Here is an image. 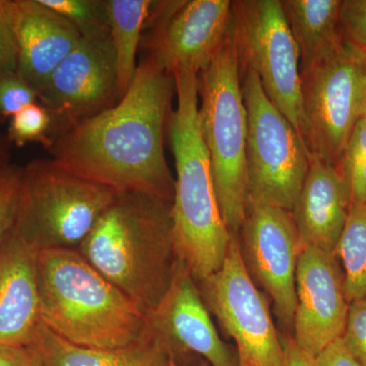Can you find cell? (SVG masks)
<instances>
[{
    "label": "cell",
    "instance_id": "obj_1",
    "mask_svg": "<svg viewBox=\"0 0 366 366\" xmlns=\"http://www.w3.org/2000/svg\"><path fill=\"white\" fill-rule=\"evenodd\" d=\"M174 92L173 74L149 55L117 104L53 142L52 160L115 192H144L172 202L175 179L166 161L164 131Z\"/></svg>",
    "mask_w": 366,
    "mask_h": 366
},
{
    "label": "cell",
    "instance_id": "obj_2",
    "mask_svg": "<svg viewBox=\"0 0 366 366\" xmlns=\"http://www.w3.org/2000/svg\"><path fill=\"white\" fill-rule=\"evenodd\" d=\"M78 250L148 317L169 289L180 261L172 202L118 192Z\"/></svg>",
    "mask_w": 366,
    "mask_h": 366
},
{
    "label": "cell",
    "instance_id": "obj_3",
    "mask_svg": "<svg viewBox=\"0 0 366 366\" xmlns=\"http://www.w3.org/2000/svg\"><path fill=\"white\" fill-rule=\"evenodd\" d=\"M172 74L177 94V109L168 125L177 169L173 235L178 257L197 283L221 268L232 234L221 215L202 132L199 74L178 69Z\"/></svg>",
    "mask_w": 366,
    "mask_h": 366
},
{
    "label": "cell",
    "instance_id": "obj_4",
    "mask_svg": "<svg viewBox=\"0 0 366 366\" xmlns=\"http://www.w3.org/2000/svg\"><path fill=\"white\" fill-rule=\"evenodd\" d=\"M37 280L41 320L74 345L120 348L147 333L146 315L79 250H41Z\"/></svg>",
    "mask_w": 366,
    "mask_h": 366
},
{
    "label": "cell",
    "instance_id": "obj_5",
    "mask_svg": "<svg viewBox=\"0 0 366 366\" xmlns=\"http://www.w3.org/2000/svg\"><path fill=\"white\" fill-rule=\"evenodd\" d=\"M199 119L221 215L238 235L247 213V112L232 26L211 64L199 74Z\"/></svg>",
    "mask_w": 366,
    "mask_h": 366
},
{
    "label": "cell",
    "instance_id": "obj_6",
    "mask_svg": "<svg viewBox=\"0 0 366 366\" xmlns=\"http://www.w3.org/2000/svg\"><path fill=\"white\" fill-rule=\"evenodd\" d=\"M117 194L53 160L34 161L21 173L14 230L38 252L78 250Z\"/></svg>",
    "mask_w": 366,
    "mask_h": 366
},
{
    "label": "cell",
    "instance_id": "obj_7",
    "mask_svg": "<svg viewBox=\"0 0 366 366\" xmlns=\"http://www.w3.org/2000/svg\"><path fill=\"white\" fill-rule=\"evenodd\" d=\"M240 72L247 112V203L292 212L307 177L310 152L266 95L255 72Z\"/></svg>",
    "mask_w": 366,
    "mask_h": 366
},
{
    "label": "cell",
    "instance_id": "obj_8",
    "mask_svg": "<svg viewBox=\"0 0 366 366\" xmlns=\"http://www.w3.org/2000/svg\"><path fill=\"white\" fill-rule=\"evenodd\" d=\"M303 142L337 167L366 105V53L352 45L300 74Z\"/></svg>",
    "mask_w": 366,
    "mask_h": 366
},
{
    "label": "cell",
    "instance_id": "obj_9",
    "mask_svg": "<svg viewBox=\"0 0 366 366\" xmlns=\"http://www.w3.org/2000/svg\"><path fill=\"white\" fill-rule=\"evenodd\" d=\"M232 32L240 69L255 72L266 95L303 141L300 53L281 0L233 1Z\"/></svg>",
    "mask_w": 366,
    "mask_h": 366
},
{
    "label": "cell",
    "instance_id": "obj_10",
    "mask_svg": "<svg viewBox=\"0 0 366 366\" xmlns=\"http://www.w3.org/2000/svg\"><path fill=\"white\" fill-rule=\"evenodd\" d=\"M197 286L209 314L235 342L238 366H286L268 301L245 268L238 235H231L221 268Z\"/></svg>",
    "mask_w": 366,
    "mask_h": 366
},
{
    "label": "cell",
    "instance_id": "obj_11",
    "mask_svg": "<svg viewBox=\"0 0 366 366\" xmlns=\"http://www.w3.org/2000/svg\"><path fill=\"white\" fill-rule=\"evenodd\" d=\"M239 233L250 278L268 293L282 326L292 330L296 268L303 249L292 213L271 204L247 203Z\"/></svg>",
    "mask_w": 366,
    "mask_h": 366
},
{
    "label": "cell",
    "instance_id": "obj_12",
    "mask_svg": "<svg viewBox=\"0 0 366 366\" xmlns=\"http://www.w3.org/2000/svg\"><path fill=\"white\" fill-rule=\"evenodd\" d=\"M64 131L120 100L109 35L81 37L39 94Z\"/></svg>",
    "mask_w": 366,
    "mask_h": 366
},
{
    "label": "cell",
    "instance_id": "obj_13",
    "mask_svg": "<svg viewBox=\"0 0 366 366\" xmlns=\"http://www.w3.org/2000/svg\"><path fill=\"white\" fill-rule=\"evenodd\" d=\"M209 315L197 281L180 259L169 289L147 317V325L179 365L194 354L209 366H238L236 353L220 338Z\"/></svg>",
    "mask_w": 366,
    "mask_h": 366
},
{
    "label": "cell",
    "instance_id": "obj_14",
    "mask_svg": "<svg viewBox=\"0 0 366 366\" xmlns=\"http://www.w3.org/2000/svg\"><path fill=\"white\" fill-rule=\"evenodd\" d=\"M295 288L292 338L303 352L315 358L343 336L350 305L334 252L303 247L296 268Z\"/></svg>",
    "mask_w": 366,
    "mask_h": 366
},
{
    "label": "cell",
    "instance_id": "obj_15",
    "mask_svg": "<svg viewBox=\"0 0 366 366\" xmlns=\"http://www.w3.org/2000/svg\"><path fill=\"white\" fill-rule=\"evenodd\" d=\"M166 7L149 55L170 74L178 69L199 74L230 32L233 1L190 0L170 2Z\"/></svg>",
    "mask_w": 366,
    "mask_h": 366
},
{
    "label": "cell",
    "instance_id": "obj_16",
    "mask_svg": "<svg viewBox=\"0 0 366 366\" xmlns=\"http://www.w3.org/2000/svg\"><path fill=\"white\" fill-rule=\"evenodd\" d=\"M18 72L40 94L60 62L81 39L71 21L39 0L11 1Z\"/></svg>",
    "mask_w": 366,
    "mask_h": 366
},
{
    "label": "cell",
    "instance_id": "obj_17",
    "mask_svg": "<svg viewBox=\"0 0 366 366\" xmlns=\"http://www.w3.org/2000/svg\"><path fill=\"white\" fill-rule=\"evenodd\" d=\"M38 252L14 229L0 249V345L30 346L39 327Z\"/></svg>",
    "mask_w": 366,
    "mask_h": 366
},
{
    "label": "cell",
    "instance_id": "obj_18",
    "mask_svg": "<svg viewBox=\"0 0 366 366\" xmlns=\"http://www.w3.org/2000/svg\"><path fill=\"white\" fill-rule=\"evenodd\" d=\"M348 190L335 166L310 156L292 216L303 247L335 252L348 218Z\"/></svg>",
    "mask_w": 366,
    "mask_h": 366
},
{
    "label": "cell",
    "instance_id": "obj_19",
    "mask_svg": "<svg viewBox=\"0 0 366 366\" xmlns=\"http://www.w3.org/2000/svg\"><path fill=\"white\" fill-rule=\"evenodd\" d=\"M30 346L39 354L42 366H169L173 360L165 344L149 330L131 345L86 348L60 338L41 320Z\"/></svg>",
    "mask_w": 366,
    "mask_h": 366
},
{
    "label": "cell",
    "instance_id": "obj_20",
    "mask_svg": "<svg viewBox=\"0 0 366 366\" xmlns=\"http://www.w3.org/2000/svg\"><path fill=\"white\" fill-rule=\"evenodd\" d=\"M341 0H281L300 53V74L345 44L339 23Z\"/></svg>",
    "mask_w": 366,
    "mask_h": 366
},
{
    "label": "cell",
    "instance_id": "obj_21",
    "mask_svg": "<svg viewBox=\"0 0 366 366\" xmlns=\"http://www.w3.org/2000/svg\"><path fill=\"white\" fill-rule=\"evenodd\" d=\"M155 2L150 0H107L110 41L115 55L119 98L129 90L136 74L137 52L144 23Z\"/></svg>",
    "mask_w": 366,
    "mask_h": 366
},
{
    "label": "cell",
    "instance_id": "obj_22",
    "mask_svg": "<svg viewBox=\"0 0 366 366\" xmlns=\"http://www.w3.org/2000/svg\"><path fill=\"white\" fill-rule=\"evenodd\" d=\"M344 268L343 287L349 303L366 296V204L349 209L345 227L334 252Z\"/></svg>",
    "mask_w": 366,
    "mask_h": 366
},
{
    "label": "cell",
    "instance_id": "obj_23",
    "mask_svg": "<svg viewBox=\"0 0 366 366\" xmlns=\"http://www.w3.org/2000/svg\"><path fill=\"white\" fill-rule=\"evenodd\" d=\"M348 190L350 208L366 204V122L360 119L337 165Z\"/></svg>",
    "mask_w": 366,
    "mask_h": 366
},
{
    "label": "cell",
    "instance_id": "obj_24",
    "mask_svg": "<svg viewBox=\"0 0 366 366\" xmlns=\"http://www.w3.org/2000/svg\"><path fill=\"white\" fill-rule=\"evenodd\" d=\"M41 4L64 16L81 37L109 35L105 1L96 0H39Z\"/></svg>",
    "mask_w": 366,
    "mask_h": 366
},
{
    "label": "cell",
    "instance_id": "obj_25",
    "mask_svg": "<svg viewBox=\"0 0 366 366\" xmlns=\"http://www.w3.org/2000/svg\"><path fill=\"white\" fill-rule=\"evenodd\" d=\"M53 125L51 113L37 103L26 106L11 117L9 137L18 146L38 142L51 148L53 141L49 137Z\"/></svg>",
    "mask_w": 366,
    "mask_h": 366
},
{
    "label": "cell",
    "instance_id": "obj_26",
    "mask_svg": "<svg viewBox=\"0 0 366 366\" xmlns=\"http://www.w3.org/2000/svg\"><path fill=\"white\" fill-rule=\"evenodd\" d=\"M21 173L23 170L16 168L0 169V249L16 222Z\"/></svg>",
    "mask_w": 366,
    "mask_h": 366
},
{
    "label": "cell",
    "instance_id": "obj_27",
    "mask_svg": "<svg viewBox=\"0 0 366 366\" xmlns=\"http://www.w3.org/2000/svg\"><path fill=\"white\" fill-rule=\"evenodd\" d=\"M38 97V92L18 71L0 74V113L4 117H13Z\"/></svg>",
    "mask_w": 366,
    "mask_h": 366
},
{
    "label": "cell",
    "instance_id": "obj_28",
    "mask_svg": "<svg viewBox=\"0 0 366 366\" xmlns=\"http://www.w3.org/2000/svg\"><path fill=\"white\" fill-rule=\"evenodd\" d=\"M339 23L344 40L366 53V0H341Z\"/></svg>",
    "mask_w": 366,
    "mask_h": 366
},
{
    "label": "cell",
    "instance_id": "obj_29",
    "mask_svg": "<svg viewBox=\"0 0 366 366\" xmlns=\"http://www.w3.org/2000/svg\"><path fill=\"white\" fill-rule=\"evenodd\" d=\"M342 338L356 360L366 366V296L349 305Z\"/></svg>",
    "mask_w": 366,
    "mask_h": 366
},
{
    "label": "cell",
    "instance_id": "obj_30",
    "mask_svg": "<svg viewBox=\"0 0 366 366\" xmlns=\"http://www.w3.org/2000/svg\"><path fill=\"white\" fill-rule=\"evenodd\" d=\"M18 71V47L11 1L0 0V74Z\"/></svg>",
    "mask_w": 366,
    "mask_h": 366
},
{
    "label": "cell",
    "instance_id": "obj_31",
    "mask_svg": "<svg viewBox=\"0 0 366 366\" xmlns=\"http://www.w3.org/2000/svg\"><path fill=\"white\" fill-rule=\"evenodd\" d=\"M312 366H363L349 350L343 338L325 347L314 358Z\"/></svg>",
    "mask_w": 366,
    "mask_h": 366
},
{
    "label": "cell",
    "instance_id": "obj_32",
    "mask_svg": "<svg viewBox=\"0 0 366 366\" xmlns=\"http://www.w3.org/2000/svg\"><path fill=\"white\" fill-rule=\"evenodd\" d=\"M0 366H42V361L31 346L0 345Z\"/></svg>",
    "mask_w": 366,
    "mask_h": 366
},
{
    "label": "cell",
    "instance_id": "obj_33",
    "mask_svg": "<svg viewBox=\"0 0 366 366\" xmlns=\"http://www.w3.org/2000/svg\"><path fill=\"white\" fill-rule=\"evenodd\" d=\"M281 339L285 351L286 366H312L314 357L303 352L300 347L296 345L292 337Z\"/></svg>",
    "mask_w": 366,
    "mask_h": 366
},
{
    "label": "cell",
    "instance_id": "obj_34",
    "mask_svg": "<svg viewBox=\"0 0 366 366\" xmlns=\"http://www.w3.org/2000/svg\"><path fill=\"white\" fill-rule=\"evenodd\" d=\"M169 366H182V365H178L177 361H175L174 360H171ZM194 366H209V365L208 362H207L206 360H202V361H199V363H197V365H194Z\"/></svg>",
    "mask_w": 366,
    "mask_h": 366
},
{
    "label": "cell",
    "instance_id": "obj_35",
    "mask_svg": "<svg viewBox=\"0 0 366 366\" xmlns=\"http://www.w3.org/2000/svg\"><path fill=\"white\" fill-rule=\"evenodd\" d=\"M361 119L365 120V122H366V105L365 108V112H363L362 118H361Z\"/></svg>",
    "mask_w": 366,
    "mask_h": 366
}]
</instances>
